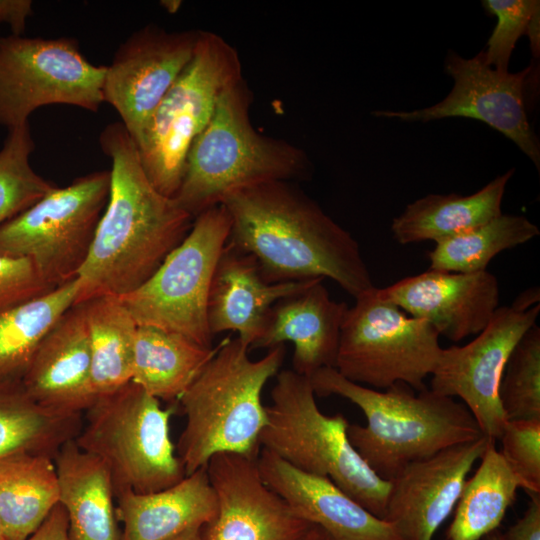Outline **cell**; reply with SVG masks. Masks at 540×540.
<instances>
[{
	"mask_svg": "<svg viewBox=\"0 0 540 540\" xmlns=\"http://www.w3.org/2000/svg\"><path fill=\"white\" fill-rule=\"evenodd\" d=\"M221 204L228 243L254 258L266 282L329 278L354 298L375 287L358 242L291 182L247 187Z\"/></svg>",
	"mask_w": 540,
	"mask_h": 540,
	"instance_id": "cell-1",
	"label": "cell"
},
{
	"mask_svg": "<svg viewBox=\"0 0 540 540\" xmlns=\"http://www.w3.org/2000/svg\"><path fill=\"white\" fill-rule=\"evenodd\" d=\"M99 143L112 163L110 192L77 277L76 304L137 289L184 240L194 221L174 198L152 185L121 122L108 124Z\"/></svg>",
	"mask_w": 540,
	"mask_h": 540,
	"instance_id": "cell-2",
	"label": "cell"
},
{
	"mask_svg": "<svg viewBox=\"0 0 540 540\" xmlns=\"http://www.w3.org/2000/svg\"><path fill=\"white\" fill-rule=\"evenodd\" d=\"M309 379L315 395L341 396L361 409L366 424L349 423L348 439L385 481L412 462L484 436L462 402L427 388L415 391L398 382L377 390L346 379L335 368H322Z\"/></svg>",
	"mask_w": 540,
	"mask_h": 540,
	"instance_id": "cell-3",
	"label": "cell"
},
{
	"mask_svg": "<svg viewBox=\"0 0 540 540\" xmlns=\"http://www.w3.org/2000/svg\"><path fill=\"white\" fill-rule=\"evenodd\" d=\"M285 357L284 344L269 348L258 360L237 337L226 338L178 402L186 417L176 453L186 475L206 467L222 452L258 458L260 435L267 422L262 392Z\"/></svg>",
	"mask_w": 540,
	"mask_h": 540,
	"instance_id": "cell-4",
	"label": "cell"
},
{
	"mask_svg": "<svg viewBox=\"0 0 540 540\" xmlns=\"http://www.w3.org/2000/svg\"><path fill=\"white\" fill-rule=\"evenodd\" d=\"M252 102L253 93L242 77L225 89L208 125L193 142L174 196L193 218L235 191L310 178L312 163L303 149L253 127Z\"/></svg>",
	"mask_w": 540,
	"mask_h": 540,
	"instance_id": "cell-5",
	"label": "cell"
},
{
	"mask_svg": "<svg viewBox=\"0 0 540 540\" xmlns=\"http://www.w3.org/2000/svg\"><path fill=\"white\" fill-rule=\"evenodd\" d=\"M271 400L260 435L261 449L305 473L329 478L383 519L390 484L377 476L351 445L346 417L324 414L310 379L292 369L278 372Z\"/></svg>",
	"mask_w": 540,
	"mask_h": 540,
	"instance_id": "cell-6",
	"label": "cell"
},
{
	"mask_svg": "<svg viewBox=\"0 0 540 540\" xmlns=\"http://www.w3.org/2000/svg\"><path fill=\"white\" fill-rule=\"evenodd\" d=\"M174 413L175 406L162 408L160 400L130 381L96 397L74 441L106 466L115 495L157 492L186 476L170 437Z\"/></svg>",
	"mask_w": 540,
	"mask_h": 540,
	"instance_id": "cell-7",
	"label": "cell"
},
{
	"mask_svg": "<svg viewBox=\"0 0 540 540\" xmlns=\"http://www.w3.org/2000/svg\"><path fill=\"white\" fill-rule=\"evenodd\" d=\"M242 77L238 51L222 36L200 30L192 59L135 143L145 174L161 194L174 198L193 142L225 89Z\"/></svg>",
	"mask_w": 540,
	"mask_h": 540,
	"instance_id": "cell-8",
	"label": "cell"
},
{
	"mask_svg": "<svg viewBox=\"0 0 540 540\" xmlns=\"http://www.w3.org/2000/svg\"><path fill=\"white\" fill-rule=\"evenodd\" d=\"M230 227L223 204L203 211L152 276L134 291L118 297L138 326L155 327L213 347L207 303Z\"/></svg>",
	"mask_w": 540,
	"mask_h": 540,
	"instance_id": "cell-9",
	"label": "cell"
},
{
	"mask_svg": "<svg viewBox=\"0 0 540 540\" xmlns=\"http://www.w3.org/2000/svg\"><path fill=\"white\" fill-rule=\"evenodd\" d=\"M439 336L425 320L382 299L374 287L347 309L335 369L346 379L377 390L402 382L421 391L442 350Z\"/></svg>",
	"mask_w": 540,
	"mask_h": 540,
	"instance_id": "cell-10",
	"label": "cell"
},
{
	"mask_svg": "<svg viewBox=\"0 0 540 540\" xmlns=\"http://www.w3.org/2000/svg\"><path fill=\"white\" fill-rule=\"evenodd\" d=\"M110 170L55 188L0 225V254L32 261L53 288L78 277L110 192Z\"/></svg>",
	"mask_w": 540,
	"mask_h": 540,
	"instance_id": "cell-11",
	"label": "cell"
},
{
	"mask_svg": "<svg viewBox=\"0 0 540 540\" xmlns=\"http://www.w3.org/2000/svg\"><path fill=\"white\" fill-rule=\"evenodd\" d=\"M105 72L106 66L86 59L74 38L0 37V125L23 126L33 111L50 104L97 112Z\"/></svg>",
	"mask_w": 540,
	"mask_h": 540,
	"instance_id": "cell-12",
	"label": "cell"
},
{
	"mask_svg": "<svg viewBox=\"0 0 540 540\" xmlns=\"http://www.w3.org/2000/svg\"><path fill=\"white\" fill-rule=\"evenodd\" d=\"M540 304L530 308L513 302L498 307L488 325L464 346L442 348L432 372L430 390L458 397L487 438L498 441L506 419L499 401V385L514 347L533 325Z\"/></svg>",
	"mask_w": 540,
	"mask_h": 540,
	"instance_id": "cell-13",
	"label": "cell"
},
{
	"mask_svg": "<svg viewBox=\"0 0 540 540\" xmlns=\"http://www.w3.org/2000/svg\"><path fill=\"white\" fill-rule=\"evenodd\" d=\"M444 69L454 85L442 101L413 111L377 110L373 114L408 122L451 117L479 120L513 141L539 170V140L529 124L524 100L532 67L516 73L498 71L485 63L482 52L467 59L449 51Z\"/></svg>",
	"mask_w": 540,
	"mask_h": 540,
	"instance_id": "cell-14",
	"label": "cell"
},
{
	"mask_svg": "<svg viewBox=\"0 0 540 540\" xmlns=\"http://www.w3.org/2000/svg\"><path fill=\"white\" fill-rule=\"evenodd\" d=\"M200 30L167 31L145 26L114 54L103 82V99L120 115L134 143L192 59Z\"/></svg>",
	"mask_w": 540,
	"mask_h": 540,
	"instance_id": "cell-15",
	"label": "cell"
},
{
	"mask_svg": "<svg viewBox=\"0 0 540 540\" xmlns=\"http://www.w3.org/2000/svg\"><path fill=\"white\" fill-rule=\"evenodd\" d=\"M257 459L222 452L208 461L218 513L204 526L206 540H303L313 525L268 487Z\"/></svg>",
	"mask_w": 540,
	"mask_h": 540,
	"instance_id": "cell-16",
	"label": "cell"
},
{
	"mask_svg": "<svg viewBox=\"0 0 540 540\" xmlns=\"http://www.w3.org/2000/svg\"><path fill=\"white\" fill-rule=\"evenodd\" d=\"M490 441L482 436L407 465L388 481L383 520L394 524L405 540H433L455 509L467 475Z\"/></svg>",
	"mask_w": 540,
	"mask_h": 540,
	"instance_id": "cell-17",
	"label": "cell"
},
{
	"mask_svg": "<svg viewBox=\"0 0 540 540\" xmlns=\"http://www.w3.org/2000/svg\"><path fill=\"white\" fill-rule=\"evenodd\" d=\"M377 293L453 342L478 335L499 307L498 280L487 270L459 273L428 269L377 288Z\"/></svg>",
	"mask_w": 540,
	"mask_h": 540,
	"instance_id": "cell-18",
	"label": "cell"
},
{
	"mask_svg": "<svg viewBox=\"0 0 540 540\" xmlns=\"http://www.w3.org/2000/svg\"><path fill=\"white\" fill-rule=\"evenodd\" d=\"M257 463L268 487L333 540H405L394 524L370 513L329 478L298 470L264 449Z\"/></svg>",
	"mask_w": 540,
	"mask_h": 540,
	"instance_id": "cell-19",
	"label": "cell"
},
{
	"mask_svg": "<svg viewBox=\"0 0 540 540\" xmlns=\"http://www.w3.org/2000/svg\"><path fill=\"white\" fill-rule=\"evenodd\" d=\"M29 396L62 414L82 415L96 399L83 303L73 305L36 349L23 376Z\"/></svg>",
	"mask_w": 540,
	"mask_h": 540,
	"instance_id": "cell-20",
	"label": "cell"
},
{
	"mask_svg": "<svg viewBox=\"0 0 540 540\" xmlns=\"http://www.w3.org/2000/svg\"><path fill=\"white\" fill-rule=\"evenodd\" d=\"M315 280L268 283L254 258L227 242L215 267L208 296L207 320L212 336L236 332L249 351L253 350L272 307L303 291Z\"/></svg>",
	"mask_w": 540,
	"mask_h": 540,
	"instance_id": "cell-21",
	"label": "cell"
},
{
	"mask_svg": "<svg viewBox=\"0 0 540 540\" xmlns=\"http://www.w3.org/2000/svg\"><path fill=\"white\" fill-rule=\"evenodd\" d=\"M345 302L330 297L323 279L303 291L278 301L254 349L294 345L292 370L310 378L322 368H335Z\"/></svg>",
	"mask_w": 540,
	"mask_h": 540,
	"instance_id": "cell-22",
	"label": "cell"
},
{
	"mask_svg": "<svg viewBox=\"0 0 540 540\" xmlns=\"http://www.w3.org/2000/svg\"><path fill=\"white\" fill-rule=\"evenodd\" d=\"M121 540H171L195 526H206L218 513V499L206 467L177 484L152 493L127 490L115 495Z\"/></svg>",
	"mask_w": 540,
	"mask_h": 540,
	"instance_id": "cell-23",
	"label": "cell"
},
{
	"mask_svg": "<svg viewBox=\"0 0 540 540\" xmlns=\"http://www.w3.org/2000/svg\"><path fill=\"white\" fill-rule=\"evenodd\" d=\"M53 460L70 540H121L113 483L102 461L81 450L74 439L65 442Z\"/></svg>",
	"mask_w": 540,
	"mask_h": 540,
	"instance_id": "cell-24",
	"label": "cell"
},
{
	"mask_svg": "<svg viewBox=\"0 0 540 540\" xmlns=\"http://www.w3.org/2000/svg\"><path fill=\"white\" fill-rule=\"evenodd\" d=\"M513 174L510 169L470 195L429 194L415 200L392 220L393 238L402 245L436 242L499 216Z\"/></svg>",
	"mask_w": 540,
	"mask_h": 540,
	"instance_id": "cell-25",
	"label": "cell"
},
{
	"mask_svg": "<svg viewBox=\"0 0 540 540\" xmlns=\"http://www.w3.org/2000/svg\"><path fill=\"white\" fill-rule=\"evenodd\" d=\"M57 503L53 457L19 452L0 459V517L6 540H26Z\"/></svg>",
	"mask_w": 540,
	"mask_h": 540,
	"instance_id": "cell-26",
	"label": "cell"
},
{
	"mask_svg": "<svg viewBox=\"0 0 540 540\" xmlns=\"http://www.w3.org/2000/svg\"><path fill=\"white\" fill-rule=\"evenodd\" d=\"M217 348L155 327L138 326L131 381L158 400L177 402Z\"/></svg>",
	"mask_w": 540,
	"mask_h": 540,
	"instance_id": "cell-27",
	"label": "cell"
},
{
	"mask_svg": "<svg viewBox=\"0 0 540 540\" xmlns=\"http://www.w3.org/2000/svg\"><path fill=\"white\" fill-rule=\"evenodd\" d=\"M81 427L82 415L41 406L26 392L22 379H0V459L19 452L54 458Z\"/></svg>",
	"mask_w": 540,
	"mask_h": 540,
	"instance_id": "cell-28",
	"label": "cell"
},
{
	"mask_svg": "<svg viewBox=\"0 0 540 540\" xmlns=\"http://www.w3.org/2000/svg\"><path fill=\"white\" fill-rule=\"evenodd\" d=\"M518 488L519 480L491 440L479 467L464 483L446 539L480 540L498 529Z\"/></svg>",
	"mask_w": 540,
	"mask_h": 540,
	"instance_id": "cell-29",
	"label": "cell"
},
{
	"mask_svg": "<svg viewBox=\"0 0 540 540\" xmlns=\"http://www.w3.org/2000/svg\"><path fill=\"white\" fill-rule=\"evenodd\" d=\"M91 350V377L97 396L131 381L138 325L118 297L83 302Z\"/></svg>",
	"mask_w": 540,
	"mask_h": 540,
	"instance_id": "cell-30",
	"label": "cell"
},
{
	"mask_svg": "<svg viewBox=\"0 0 540 540\" xmlns=\"http://www.w3.org/2000/svg\"><path fill=\"white\" fill-rule=\"evenodd\" d=\"M78 278L0 314V379H22L36 349L76 304Z\"/></svg>",
	"mask_w": 540,
	"mask_h": 540,
	"instance_id": "cell-31",
	"label": "cell"
},
{
	"mask_svg": "<svg viewBox=\"0 0 540 540\" xmlns=\"http://www.w3.org/2000/svg\"><path fill=\"white\" fill-rule=\"evenodd\" d=\"M540 235L537 225L522 215L501 213L483 223L435 242L429 269L473 273L487 270L500 252Z\"/></svg>",
	"mask_w": 540,
	"mask_h": 540,
	"instance_id": "cell-32",
	"label": "cell"
},
{
	"mask_svg": "<svg viewBox=\"0 0 540 540\" xmlns=\"http://www.w3.org/2000/svg\"><path fill=\"white\" fill-rule=\"evenodd\" d=\"M34 149L29 123L8 130L0 150V225L57 188L33 170Z\"/></svg>",
	"mask_w": 540,
	"mask_h": 540,
	"instance_id": "cell-33",
	"label": "cell"
},
{
	"mask_svg": "<svg viewBox=\"0 0 540 540\" xmlns=\"http://www.w3.org/2000/svg\"><path fill=\"white\" fill-rule=\"evenodd\" d=\"M498 395L506 421L540 419V327L536 324L511 352Z\"/></svg>",
	"mask_w": 540,
	"mask_h": 540,
	"instance_id": "cell-34",
	"label": "cell"
},
{
	"mask_svg": "<svg viewBox=\"0 0 540 540\" xmlns=\"http://www.w3.org/2000/svg\"><path fill=\"white\" fill-rule=\"evenodd\" d=\"M483 7L497 18L496 26L482 51L485 63L498 70L508 71L510 57L518 39L525 33L538 0H484Z\"/></svg>",
	"mask_w": 540,
	"mask_h": 540,
	"instance_id": "cell-35",
	"label": "cell"
},
{
	"mask_svg": "<svg viewBox=\"0 0 540 540\" xmlns=\"http://www.w3.org/2000/svg\"><path fill=\"white\" fill-rule=\"evenodd\" d=\"M498 441L520 487L540 494V419L506 421Z\"/></svg>",
	"mask_w": 540,
	"mask_h": 540,
	"instance_id": "cell-36",
	"label": "cell"
},
{
	"mask_svg": "<svg viewBox=\"0 0 540 540\" xmlns=\"http://www.w3.org/2000/svg\"><path fill=\"white\" fill-rule=\"evenodd\" d=\"M53 289L31 260L0 254V314Z\"/></svg>",
	"mask_w": 540,
	"mask_h": 540,
	"instance_id": "cell-37",
	"label": "cell"
},
{
	"mask_svg": "<svg viewBox=\"0 0 540 540\" xmlns=\"http://www.w3.org/2000/svg\"><path fill=\"white\" fill-rule=\"evenodd\" d=\"M523 516L503 533L505 540H540V494L528 493Z\"/></svg>",
	"mask_w": 540,
	"mask_h": 540,
	"instance_id": "cell-38",
	"label": "cell"
},
{
	"mask_svg": "<svg viewBox=\"0 0 540 540\" xmlns=\"http://www.w3.org/2000/svg\"><path fill=\"white\" fill-rule=\"evenodd\" d=\"M68 528L67 513L57 503L40 527L26 540H70Z\"/></svg>",
	"mask_w": 540,
	"mask_h": 540,
	"instance_id": "cell-39",
	"label": "cell"
},
{
	"mask_svg": "<svg viewBox=\"0 0 540 540\" xmlns=\"http://www.w3.org/2000/svg\"><path fill=\"white\" fill-rule=\"evenodd\" d=\"M32 12L30 0H0V24H8L12 35L22 36Z\"/></svg>",
	"mask_w": 540,
	"mask_h": 540,
	"instance_id": "cell-40",
	"label": "cell"
},
{
	"mask_svg": "<svg viewBox=\"0 0 540 540\" xmlns=\"http://www.w3.org/2000/svg\"><path fill=\"white\" fill-rule=\"evenodd\" d=\"M524 34L529 38L533 56L538 58L540 53V6L533 11Z\"/></svg>",
	"mask_w": 540,
	"mask_h": 540,
	"instance_id": "cell-41",
	"label": "cell"
},
{
	"mask_svg": "<svg viewBox=\"0 0 540 540\" xmlns=\"http://www.w3.org/2000/svg\"><path fill=\"white\" fill-rule=\"evenodd\" d=\"M171 540H206L204 526L189 528Z\"/></svg>",
	"mask_w": 540,
	"mask_h": 540,
	"instance_id": "cell-42",
	"label": "cell"
},
{
	"mask_svg": "<svg viewBox=\"0 0 540 540\" xmlns=\"http://www.w3.org/2000/svg\"><path fill=\"white\" fill-rule=\"evenodd\" d=\"M303 540H333L331 536L321 527L312 525Z\"/></svg>",
	"mask_w": 540,
	"mask_h": 540,
	"instance_id": "cell-43",
	"label": "cell"
},
{
	"mask_svg": "<svg viewBox=\"0 0 540 540\" xmlns=\"http://www.w3.org/2000/svg\"><path fill=\"white\" fill-rule=\"evenodd\" d=\"M162 5L165 7L167 11L170 13H174L178 10V8L181 5V1H162Z\"/></svg>",
	"mask_w": 540,
	"mask_h": 540,
	"instance_id": "cell-44",
	"label": "cell"
},
{
	"mask_svg": "<svg viewBox=\"0 0 540 540\" xmlns=\"http://www.w3.org/2000/svg\"><path fill=\"white\" fill-rule=\"evenodd\" d=\"M483 540H505L503 533L496 529L482 538Z\"/></svg>",
	"mask_w": 540,
	"mask_h": 540,
	"instance_id": "cell-45",
	"label": "cell"
},
{
	"mask_svg": "<svg viewBox=\"0 0 540 540\" xmlns=\"http://www.w3.org/2000/svg\"><path fill=\"white\" fill-rule=\"evenodd\" d=\"M0 540H6L4 531H3L2 522H1V517H0Z\"/></svg>",
	"mask_w": 540,
	"mask_h": 540,
	"instance_id": "cell-46",
	"label": "cell"
}]
</instances>
